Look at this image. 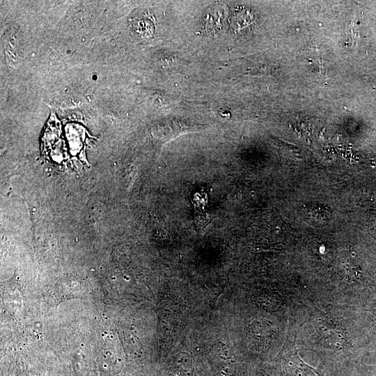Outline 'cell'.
I'll return each instance as SVG.
<instances>
[{
    "label": "cell",
    "instance_id": "6da1fadb",
    "mask_svg": "<svg viewBox=\"0 0 376 376\" xmlns=\"http://www.w3.org/2000/svg\"><path fill=\"white\" fill-rule=\"evenodd\" d=\"M339 275L347 282L355 281L361 273V262L357 256L351 252L340 253L336 261Z\"/></svg>",
    "mask_w": 376,
    "mask_h": 376
}]
</instances>
